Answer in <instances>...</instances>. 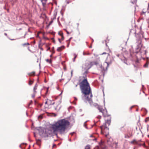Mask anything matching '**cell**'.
Wrapping results in <instances>:
<instances>
[{
  "label": "cell",
  "instance_id": "obj_1",
  "mask_svg": "<svg viewBox=\"0 0 149 149\" xmlns=\"http://www.w3.org/2000/svg\"><path fill=\"white\" fill-rule=\"evenodd\" d=\"M71 124L67 119L61 120L52 125V131L55 134H64L70 128Z\"/></svg>",
  "mask_w": 149,
  "mask_h": 149
},
{
  "label": "cell",
  "instance_id": "obj_2",
  "mask_svg": "<svg viewBox=\"0 0 149 149\" xmlns=\"http://www.w3.org/2000/svg\"><path fill=\"white\" fill-rule=\"evenodd\" d=\"M82 92L85 95H88L91 92V89L89 83L86 79L82 80L80 84Z\"/></svg>",
  "mask_w": 149,
  "mask_h": 149
}]
</instances>
